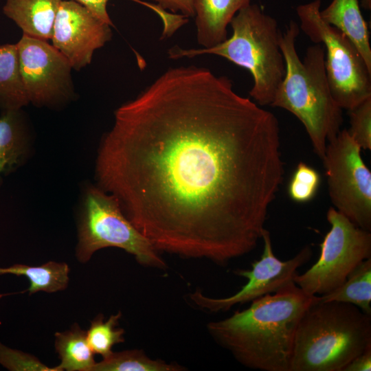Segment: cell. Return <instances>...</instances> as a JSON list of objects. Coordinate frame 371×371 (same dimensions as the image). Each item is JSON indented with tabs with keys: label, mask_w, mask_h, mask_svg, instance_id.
Returning a JSON list of instances; mask_svg holds the SVG:
<instances>
[{
	"label": "cell",
	"mask_w": 371,
	"mask_h": 371,
	"mask_svg": "<svg viewBox=\"0 0 371 371\" xmlns=\"http://www.w3.org/2000/svg\"><path fill=\"white\" fill-rule=\"evenodd\" d=\"M106 247L122 249L146 267H168L159 252L125 216L117 199L98 186H89L82 201L76 256L85 262Z\"/></svg>",
	"instance_id": "cell-6"
},
{
	"label": "cell",
	"mask_w": 371,
	"mask_h": 371,
	"mask_svg": "<svg viewBox=\"0 0 371 371\" xmlns=\"http://www.w3.org/2000/svg\"><path fill=\"white\" fill-rule=\"evenodd\" d=\"M251 0H194L196 40L202 48L227 38V27L236 13Z\"/></svg>",
	"instance_id": "cell-13"
},
{
	"label": "cell",
	"mask_w": 371,
	"mask_h": 371,
	"mask_svg": "<svg viewBox=\"0 0 371 371\" xmlns=\"http://www.w3.org/2000/svg\"><path fill=\"white\" fill-rule=\"evenodd\" d=\"M20 74L29 103L58 108L76 97L68 60L47 41L23 34L16 43Z\"/></svg>",
	"instance_id": "cell-10"
},
{
	"label": "cell",
	"mask_w": 371,
	"mask_h": 371,
	"mask_svg": "<svg viewBox=\"0 0 371 371\" xmlns=\"http://www.w3.org/2000/svg\"><path fill=\"white\" fill-rule=\"evenodd\" d=\"M0 364L12 371H58L56 367L49 368L35 357L10 348L0 342Z\"/></svg>",
	"instance_id": "cell-25"
},
{
	"label": "cell",
	"mask_w": 371,
	"mask_h": 371,
	"mask_svg": "<svg viewBox=\"0 0 371 371\" xmlns=\"http://www.w3.org/2000/svg\"><path fill=\"white\" fill-rule=\"evenodd\" d=\"M300 27L290 21L282 34L280 48L286 72L271 106L293 114L304 126L315 153L322 159L326 145L341 131L342 109L332 94L326 71L325 50L321 43L309 46L300 58L295 41Z\"/></svg>",
	"instance_id": "cell-3"
},
{
	"label": "cell",
	"mask_w": 371,
	"mask_h": 371,
	"mask_svg": "<svg viewBox=\"0 0 371 371\" xmlns=\"http://www.w3.org/2000/svg\"><path fill=\"white\" fill-rule=\"evenodd\" d=\"M284 174L275 115L195 65L170 67L115 111L95 167L159 252L221 266L256 247Z\"/></svg>",
	"instance_id": "cell-1"
},
{
	"label": "cell",
	"mask_w": 371,
	"mask_h": 371,
	"mask_svg": "<svg viewBox=\"0 0 371 371\" xmlns=\"http://www.w3.org/2000/svg\"><path fill=\"white\" fill-rule=\"evenodd\" d=\"M361 150L344 129L327 143L322 159L335 209L357 227L370 231L371 172L361 157Z\"/></svg>",
	"instance_id": "cell-9"
},
{
	"label": "cell",
	"mask_w": 371,
	"mask_h": 371,
	"mask_svg": "<svg viewBox=\"0 0 371 371\" xmlns=\"http://www.w3.org/2000/svg\"><path fill=\"white\" fill-rule=\"evenodd\" d=\"M370 347V315L349 303L319 302L316 295L298 324L290 371H343Z\"/></svg>",
	"instance_id": "cell-4"
},
{
	"label": "cell",
	"mask_w": 371,
	"mask_h": 371,
	"mask_svg": "<svg viewBox=\"0 0 371 371\" xmlns=\"http://www.w3.org/2000/svg\"><path fill=\"white\" fill-rule=\"evenodd\" d=\"M157 2L164 10H169L172 13L180 12L181 14L189 17L194 16V0H151Z\"/></svg>",
	"instance_id": "cell-27"
},
{
	"label": "cell",
	"mask_w": 371,
	"mask_h": 371,
	"mask_svg": "<svg viewBox=\"0 0 371 371\" xmlns=\"http://www.w3.org/2000/svg\"><path fill=\"white\" fill-rule=\"evenodd\" d=\"M320 16L326 23L344 33L355 45L371 71V47L367 23L358 0H333Z\"/></svg>",
	"instance_id": "cell-15"
},
{
	"label": "cell",
	"mask_w": 371,
	"mask_h": 371,
	"mask_svg": "<svg viewBox=\"0 0 371 371\" xmlns=\"http://www.w3.org/2000/svg\"><path fill=\"white\" fill-rule=\"evenodd\" d=\"M82 4L90 11H91L98 18L109 24L114 26L109 14L107 12V3L109 0H74ZM134 2L143 5L156 13L159 17L161 16L164 10L158 4L146 2L142 0H131Z\"/></svg>",
	"instance_id": "cell-26"
},
{
	"label": "cell",
	"mask_w": 371,
	"mask_h": 371,
	"mask_svg": "<svg viewBox=\"0 0 371 371\" xmlns=\"http://www.w3.org/2000/svg\"><path fill=\"white\" fill-rule=\"evenodd\" d=\"M317 300L349 303L371 315V258L360 262L342 284L327 294L317 295Z\"/></svg>",
	"instance_id": "cell-19"
},
{
	"label": "cell",
	"mask_w": 371,
	"mask_h": 371,
	"mask_svg": "<svg viewBox=\"0 0 371 371\" xmlns=\"http://www.w3.org/2000/svg\"><path fill=\"white\" fill-rule=\"evenodd\" d=\"M350 126L348 131L362 149H371V97L348 111Z\"/></svg>",
	"instance_id": "cell-24"
},
{
	"label": "cell",
	"mask_w": 371,
	"mask_h": 371,
	"mask_svg": "<svg viewBox=\"0 0 371 371\" xmlns=\"http://www.w3.org/2000/svg\"><path fill=\"white\" fill-rule=\"evenodd\" d=\"M316 295L291 282L254 300L243 311L207 324L214 341L243 366L260 371H290L298 324Z\"/></svg>",
	"instance_id": "cell-2"
},
{
	"label": "cell",
	"mask_w": 371,
	"mask_h": 371,
	"mask_svg": "<svg viewBox=\"0 0 371 371\" xmlns=\"http://www.w3.org/2000/svg\"><path fill=\"white\" fill-rule=\"evenodd\" d=\"M111 25L74 0H62L54 21L52 45L74 70L90 65L95 50L112 38Z\"/></svg>",
	"instance_id": "cell-12"
},
{
	"label": "cell",
	"mask_w": 371,
	"mask_h": 371,
	"mask_svg": "<svg viewBox=\"0 0 371 371\" xmlns=\"http://www.w3.org/2000/svg\"><path fill=\"white\" fill-rule=\"evenodd\" d=\"M121 316L122 313L118 312L104 321L103 315L100 314L91 322L86 333L88 343L94 354L105 358L112 352L111 348L114 345L124 341V330L117 327Z\"/></svg>",
	"instance_id": "cell-22"
},
{
	"label": "cell",
	"mask_w": 371,
	"mask_h": 371,
	"mask_svg": "<svg viewBox=\"0 0 371 371\" xmlns=\"http://www.w3.org/2000/svg\"><path fill=\"white\" fill-rule=\"evenodd\" d=\"M321 0L297 7L300 29L325 50L328 82L337 104L350 111L371 97V71L360 53L340 30L320 16Z\"/></svg>",
	"instance_id": "cell-7"
},
{
	"label": "cell",
	"mask_w": 371,
	"mask_h": 371,
	"mask_svg": "<svg viewBox=\"0 0 371 371\" xmlns=\"http://www.w3.org/2000/svg\"><path fill=\"white\" fill-rule=\"evenodd\" d=\"M55 348L60 363L58 371H91L96 363L87 333L77 324L69 330L55 334Z\"/></svg>",
	"instance_id": "cell-17"
},
{
	"label": "cell",
	"mask_w": 371,
	"mask_h": 371,
	"mask_svg": "<svg viewBox=\"0 0 371 371\" xmlns=\"http://www.w3.org/2000/svg\"><path fill=\"white\" fill-rule=\"evenodd\" d=\"M61 1L5 0L3 12L22 30L23 34L48 41Z\"/></svg>",
	"instance_id": "cell-14"
},
{
	"label": "cell",
	"mask_w": 371,
	"mask_h": 371,
	"mask_svg": "<svg viewBox=\"0 0 371 371\" xmlns=\"http://www.w3.org/2000/svg\"><path fill=\"white\" fill-rule=\"evenodd\" d=\"M232 34L210 48L183 49L173 46L168 58H192L203 54L223 57L248 70L253 78L249 95L260 106L271 105L286 72L280 48L282 32L278 22L257 4L240 9L230 23Z\"/></svg>",
	"instance_id": "cell-5"
},
{
	"label": "cell",
	"mask_w": 371,
	"mask_h": 371,
	"mask_svg": "<svg viewBox=\"0 0 371 371\" xmlns=\"http://www.w3.org/2000/svg\"><path fill=\"white\" fill-rule=\"evenodd\" d=\"M326 218L330 229L319 245V257L293 280L311 295L331 292L344 283L360 262L371 258L370 231L357 227L334 207L328 209Z\"/></svg>",
	"instance_id": "cell-8"
},
{
	"label": "cell",
	"mask_w": 371,
	"mask_h": 371,
	"mask_svg": "<svg viewBox=\"0 0 371 371\" xmlns=\"http://www.w3.org/2000/svg\"><path fill=\"white\" fill-rule=\"evenodd\" d=\"M11 273L28 278L30 294L38 291L54 293L64 290L69 282V268L66 263L50 261L40 266L14 265L0 268V274Z\"/></svg>",
	"instance_id": "cell-20"
},
{
	"label": "cell",
	"mask_w": 371,
	"mask_h": 371,
	"mask_svg": "<svg viewBox=\"0 0 371 371\" xmlns=\"http://www.w3.org/2000/svg\"><path fill=\"white\" fill-rule=\"evenodd\" d=\"M27 126L20 109L3 110L0 116V177L23 161L27 148Z\"/></svg>",
	"instance_id": "cell-16"
},
{
	"label": "cell",
	"mask_w": 371,
	"mask_h": 371,
	"mask_svg": "<svg viewBox=\"0 0 371 371\" xmlns=\"http://www.w3.org/2000/svg\"><path fill=\"white\" fill-rule=\"evenodd\" d=\"M29 104L22 82L16 44L0 45V109H20Z\"/></svg>",
	"instance_id": "cell-18"
},
{
	"label": "cell",
	"mask_w": 371,
	"mask_h": 371,
	"mask_svg": "<svg viewBox=\"0 0 371 371\" xmlns=\"http://www.w3.org/2000/svg\"><path fill=\"white\" fill-rule=\"evenodd\" d=\"M361 5L363 9L370 10L371 9V0H361Z\"/></svg>",
	"instance_id": "cell-29"
},
{
	"label": "cell",
	"mask_w": 371,
	"mask_h": 371,
	"mask_svg": "<svg viewBox=\"0 0 371 371\" xmlns=\"http://www.w3.org/2000/svg\"><path fill=\"white\" fill-rule=\"evenodd\" d=\"M185 368L177 363L153 359L140 350L112 352L95 363L91 371H181Z\"/></svg>",
	"instance_id": "cell-21"
},
{
	"label": "cell",
	"mask_w": 371,
	"mask_h": 371,
	"mask_svg": "<svg viewBox=\"0 0 371 371\" xmlns=\"http://www.w3.org/2000/svg\"><path fill=\"white\" fill-rule=\"evenodd\" d=\"M264 248L260 258L251 263L249 270L237 269L235 275L247 280L240 290L225 297H211L196 290L188 298L192 303L205 311H227L236 304L252 302L267 294L273 293L291 282L297 269L307 263L313 256L308 245L304 247L294 257L282 261L274 254L269 232L265 228L262 235Z\"/></svg>",
	"instance_id": "cell-11"
},
{
	"label": "cell",
	"mask_w": 371,
	"mask_h": 371,
	"mask_svg": "<svg viewBox=\"0 0 371 371\" xmlns=\"http://www.w3.org/2000/svg\"><path fill=\"white\" fill-rule=\"evenodd\" d=\"M320 181V175L315 168L300 162L289 183L288 194L293 201H310L317 194Z\"/></svg>",
	"instance_id": "cell-23"
},
{
	"label": "cell",
	"mask_w": 371,
	"mask_h": 371,
	"mask_svg": "<svg viewBox=\"0 0 371 371\" xmlns=\"http://www.w3.org/2000/svg\"><path fill=\"white\" fill-rule=\"evenodd\" d=\"M371 347L355 357L344 368L343 371H370Z\"/></svg>",
	"instance_id": "cell-28"
}]
</instances>
